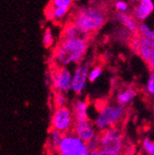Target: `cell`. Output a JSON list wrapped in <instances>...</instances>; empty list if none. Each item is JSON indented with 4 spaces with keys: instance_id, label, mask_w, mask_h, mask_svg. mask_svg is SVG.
Masks as SVG:
<instances>
[{
    "instance_id": "28",
    "label": "cell",
    "mask_w": 154,
    "mask_h": 155,
    "mask_svg": "<svg viewBox=\"0 0 154 155\" xmlns=\"http://www.w3.org/2000/svg\"><path fill=\"white\" fill-rule=\"evenodd\" d=\"M152 115H153V119H154V102H152Z\"/></svg>"
},
{
    "instance_id": "25",
    "label": "cell",
    "mask_w": 154,
    "mask_h": 155,
    "mask_svg": "<svg viewBox=\"0 0 154 155\" xmlns=\"http://www.w3.org/2000/svg\"><path fill=\"white\" fill-rule=\"evenodd\" d=\"M113 5L117 13H127L129 10V5L126 0H115Z\"/></svg>"
},
{
    "instance_id": "6",
    "label": "cell",
    "mask_w": 154,
    "mask_h": 155,
    "mask_svg": "<svg viewBox=\"0 0 154 155\" xmlns=\"http://www.w3.org/2000/svg\"><path fill=\"white\" fill-rule=\"evenodd\" d=\"M74 125L75 118L70 106H64L53 110L50 120V128L67 134L72 132Z\"/></svg>"
},
{
    "instance_id": "21",
    "label": "cell",
    "mask_w": 154,
    "mask_h": 155,
    "mask_svg": "<svg viewBox=\"0 0 154 155\" xmlns=\"http://www.w3.org/2000/svg\"><path fill=\"white\" fill-rule=\"evenodd\" d=\"M138 34L141 37L148 38L149 40L154 41V29L149 27L147 23L145 22H140L139 25V30H138Z\"/></svg>"
},
{
    "instance_id": "2",
    "label": "cell",
    "mask_w": 154,
    "mask_h": 155,
    "mask_svg": "<svg viewBox=\"0 0 154 155\" xmlns=\"http://www.w3.org/2000/svg\"><path fill=\"white\" fill-rule=\"evenodd\" d=\"M106 21V11L97 6H84L76 8L72 12L70 21L82 31L90 35L99 31Z\"/></svg>"
},
{
    "instance_id": "29",
    "label": "cell",
    "mask_w": 154,
    "mask_h": 155,
    "mask_svg": "<svg viewBox=\"0 0 154 155\" xmlns=\"http://www.w3.org/2000/svg\"><path fill=\"white\" fill-rule=\"evenodd\" d=\"M107 1H112V0H107Z\"/></svg>"
},
{
    "instance_id": "23",
    "label": "cell",
    "mask_w": 154,
    "mask_h": 155,
    "mask_svg": "<svg viewBox=\"0 0 154 155\" xmlns=\"http://www.w3.org/2000/svg\"><path fill=\"white\" fill-rule=\"evenodd\" d=\"M141 149L146 155H154V140L144 138L141 141Z\"/></svg>"
},
{
    "instance_id": "26",
    "label": "cell",
    "mask_w": 154,
    "mask_h": 155,
    "mask_svg": "<svg viewBox=\"0 0 154 155\" xmlns=\"http://www.w3.org/2000/svg\"><path fill=\"white\" fill-rule=\"evenodd\" d=\"M87 148L89 150V151H94V150H100V139H99V134L97 137H95L93 140H91L90 141L87 142Z\"/></svg>"
},
{
    "instance_id": "4",
    "label": "cell",
    "mask_w": 154,
    "mask_h": 155,
    "mask_svg": "<svg viewBox=\"0 0 154 155\" xmlns=\"http://www.w3.org/2000/svg\"><path fill=\"white\" fill-rule=\"evenodd\" d=\"M100 151L103 155H124L126 150L121 127H114L99 132Z\"/></svg>"
},
{
    "instance_id": "27",
    "label": "cell",
    "mask_w": 154,
    "mask_h": 155,
    "mask_svg": "<svg viewBox=\"0 0 154 155\" xmlns=\"http://www.w3.org/2000/svg\"><path fill=\"white\" fill-rule=\"evenodd\" d=\"M149 68V71H153L154 72V57L151 58V59L147 63Z\"/></svg>"
},
{
    "instance_id": "20",
    "label": "cell",
    "mask_w": 154,
    "mask_h": 155,
    "mask_svg": "<svg viewBox=\"0 0 154 155\" xmlns=\"http://www.w3.org/2000/svg\"><path fill=\"white\" fill-rule=\"evenodd\" d=\"M43 45L45 48H51L54 44V34L53 30L50 27H47L44 29L43 33Z\"/></svg>"
},
{
    "instance_id": "19",
    "label": "cell",
    "mask_w": 154,
    "mask_h": 155,
    "mask_svg": "<svg viewBox=\"0 0 154 155\" xmlns=\"http://www.w3.org/2000/svg\"><path fill=\"white\" fill-rule=\"evenodd\" d=\"M144 91L148 98H149L152 102H154V72L153 71H149L148 81L144 87Z\"/></svg>"
},
{
    "instance_id": "22",
    "label": "cell",
    "mask_w": 154,
    "mask_h": 155,
    "mask_svg": "<svg viewBox=\"0 0 154 155\" xmlns=\"http://www.w3.org/2000/svg\"><path fill=\"white\" fill-rule=\"evenodd\" d=\"M49 5L56 8L71 11L74 5V0H51Z\"/></svg>"
},
{
    "instance_id": "10",
    "label": "cell",
    "mask_w": 154,
    "mask_h": 155,
    "mask_svg": "<svg viewBox=\"0 0 154 155\" xmlns=\"http://www.w3.org/2000/svg\"><path fill=\"white\" fill-rule=\"evenodd\" d=\"M72 132L78 136L85 143L93 140L99 134V131L95 127L93 121H91L90 119L75 121V125Z\"/></svg>"
},
{
    "instance_id": "14",
    "label": "cell",
    "mask_w": 154,
    "mask_h": 155,
    "mask_svg": "<svg viewBox=\"0 0 154 155\" xmlns=\"http://www.w3.org/2000/svg\"><path fill=\"white\" fill-rule=\"evenodd\" d=\"M89 102L87 100L77 98L75 99L71 105L70 108L72 110L73 115L75 121H81V120H88L90 119L89 117Z\"/></svg>"
},
{
    "instance_id": "12",
    "label": "cell",
    "mask_w": 154,
    "mask_h": 155,
    "mask_svg": "<svg viewBox=\"0 0 154 155\" xmlns=\"http://www.w3.org/2000/svg\"><path fill=\"white\" fill-rule=\"evenodd\" d=\"M154 11V1L153 0H138L137 4L133 8L132 15L136 18L137 21L140 22H145L146 19Z\"/></svg>"
},
{
    "instance_id": "24",
    "label": "cell",
    "mask_w": 154,
    "mask_h": 155,
    "mask_svg": "<svg viewBox=\"0 0 154 155\" xmlns=\"http://www.w3.org/2000/svg\"><path fill=\"white\" fill-rule=\"evenodd\" d=\"M103 72V68L101 65L93 66L90 69V72H89V81L95 82L102 76Z\"/></svg>"
},
{
    "instance_id": "15",
    "label": "cell",
    "mask_w": 154,
    "mask_h": 155,
    "mask_svg": "<svg viewBox=\"0 0 154 155\" xmlns=\"http://www.w3.org/2000/svg\"><path fill=\"white\" fill-rule=\"evenodd\" d=\"M65 137V134L55 130L53 128H49L48 131V138H47V142H46V149L49 150L50 154L56 155L57 150H58L62 140Z\"/></svg>"
},
{
    "instance_id": "17",
    "label": "cell",
    "mask_w": 154,
    "mask_h": 155,
    "mask_svg": "<svg viewBox=\"0 0 154 155\" xmlns=\"http://www.w3.org/2000/svg\"><path fill=\"white\" fill-rule=\"evenodd\" d=\"M70 11L56 8L49 5L45 10V16L48 21H54V22H64L69 16Z\"/></svg>"
},
{
    "instance_id": "5",
    "label": "cell",
    "mask_w": 154,
    "mask_h": 155,
    "mask_svg": "<svg viewBox=\"0 0 154 155\" xmlns=\"http://www.w3.org/2000/svg\"><path fill=\"white\" fill-rule=\"evenodd\" d=\"M73 72L68 68H60L52 65L50 68L51 91L67 94L71 91Z\"/></svg>"
},
{
    "instance_id": "9",
    "label": "cell",
    "mask_w": 154,
    "mask_h": 155,
    "mask_svg": "<svg viewBox=\"0 0 154 155\" xmlns=\"http://www.w3.org/2000/svg\"><path fill=\"white\" fill-rule=\"evenodd\" d=\"M90 66L87 63H80L77 65L73 70L71 91L75 95H81L84 91L87 82L89 81Z\"/></svg>"
},
{
    "instance_id": "13",
    "label": "cell",
    "mask_w": 154,
    "mask_h": 155,
    "mask_svg": "<svg viewBox=\"0 0 154 155\" xmlns=\"http://www.w3.org/2000/svg\"><path fill=\"white\" fill-rule=\"evenodd\" d=\"M90 34L86 33L82 31L80 29H79L75 24L72 22H67L65 24V26L62 29L61 31V37L65 39H80V40H83L85 42H90L91 39Z\"/></svg>"
},
{
    "instance_id": "18",
    "label": "cell",
    "mask_w": 154,
    "mask_h": 155,
    "mask_svg": "<svg viewBox=\"0 0 154 155\" xmlns=\"http://www.w3.org/2000/svg\"><path fill=\"white\" fill-rule=\"evenodd\" d=\"M53 110L55 108H60L64 106H68V98L67 94L52 91V99H51Z\"/></svg>"
},
{
    "instance_id": "11",
    "label": "cell",
    "mask_w": 154,
    "mask_h": 155,
    "mask_svg": "<svg viewBox=\"0 0 154 155\" xmlns=\"http://www.w3.org/2000/svg\"><path fill=\"white\" fill-rule=\"evenodd\" d=\"M139 89L134 85H124L119 88L114 95V102L119 104L128 106L139 95Z\"/></svg>"
},
{
    "instance_id": "7",
    "label": "cell",
    "mask_w": 154,
    "mask_h": 155,
    "mask_svg": "<svg viewBox=\"0 0 154 155\" xmlns=\"http://www.w3.org/2000/svg\"><path fill=\"white\" fill-rule=\"evenodd\" d=\"M56 155H90L87 144L73 132L65 134Z\"/></svg>"
},
{
    "instance_id": "3",
    "label": "cell",
    "mask_w": 154,
    "mask_h": 155,
    "mask_svg": "<svg viewBox=\"0 0 154 155\" xmlns=\"http://www.w3.org/2000/svg\"><path fill=\"white\" fill-rule=\"evenodd\" d=\"M127 106L116 102H103L98 109L93 124L99 132L110 127H121L127 116Z\"/></svg>"
},
{
    "instance_id": "8",
    "label": "cell",
    "mask_w": 154,
    "mask_h": 155,
    "mask_svg": "<svg viewBox=\"0 0 154 155\" xmlns=\"http://www.w3.org/2000/svg\"><path fill=\"white\" fill-rule=\"evenodd\" d=\"M129 46L146 63L154 57V41L148 38L141 37L139 34L135 35L130 39Z\"/></svg>"
},
{
    "instance_id": "1",
    "label": "cell",
    "mask_w": 154,
    "mask_h": 155,
    "mask_svg": "<svg viewBox=\"0 0 154 155\" xmlns=\"http://www.w3.org/2000/svg\"><path fill=\"white\" fill-rule=\"evenodd\" d=\"M88 48L89 43L83 40L60 38L53 50L51 64L60 68L77 66L82 63Z\"/></svg>"
},
{
    "instance_id": "16",
    "label": "cell",
    "mask_w": 154,
    "mask_h": 155,
    "mask_svg": "<svg viewBox=\"0 0 154 155\" xmlns=\"http://www.w3.org/2000/svg\"><path fill=\"white\" fill-rule=\"evenodd\" d=\"M115 18L120 24L123 25V27L127 32L131 34L138 33L139 22L133 15H130L128 13H116Z\"/></svg>"
}]
</instances>
